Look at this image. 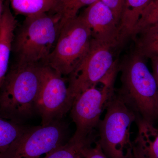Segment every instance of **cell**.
<instances>
[{
	"mask_svg": "<svg viewBox=\"0 0 158 158\" xmlns=\"http://www.w3.org/2000/svg\"><path fill=\"white\" fill-rule=\"evenodd\" d=\"M145 59L135 50L122 64L117 95L137 117L153 123L158 118V87Z\"/></svg>",
	"mask_w": 158,
	"mask_h": 158,
	"instance_id": "cell-1",
	"label": "cell"
},
{
	"mask_svg": "<svg viewBox=\"0 0 158 158\" xmlns=\"http://www.w3.org/2000/svg\"><path fill=\"white\" fill-rule=\"evenodd\" d=\"M42 62L16 64L0 88V112L17 121L37 112L42 79Z\"/></svg>",
	"mask_w": 158,
	"mask_h": 158,
	"instance_id": "cell-2",
	"label": "cell"
},
{
	"mask_svg": "<svg viewBox=\"0 0 158 158\" xmlns=\"http://www.w3.org/2000/svg\"><path fill=\"white\" fill-rule=\"evenodd\" d=\"M58 14L27 16L14 35L12 51L18 64L43 62L56 45L60 31Z\"/></svg>",
	"mask_w": 158,
	"mask_h": 158,
	"instance_id": "cell-3",
	"label": "cell"
},
{
	"mask_svg": "<svg viewBox=\"0 0 158 158\" xmlns=\"http://www.w3.org/2000/svg\"><path fill=\"white\" fill-rule=\"evenodd\" d=\"M92 39L89 26L77 15L62 25L53 49L43 63L62 76H69L88 54Z\"/></svg>",
	"mask_w": 158,
	"mask_h": 158,
	"instance_id": "cell-4",
	"label": "cell"
},
{
	"mask_svg": "<svg viewBox=\"0 0 158 158\" xmlns=\"http://www.w3.org/2000/svg\"><path fill=\"white\" fill-rule=\"evenodd\" d=\"M106 113L99 123L98 142L108 158H133L131 125L137 115L115 94L108 102Z\"/></svg>",
	"mask_w": 158,
	"mask_h": 158,
	"instance_id": "cell-5",
	"label": "cell"
},
{
	"mask_svg": "<svg viewBox=\"0 0 158 158\" xmlns=\"http://www.w3.org/2000/svg\"><path fill=\"white\" fill-rule=\"evenodd\" d=\"M120 44L92 38L88 54L69 75L68 90L73 100L80 94L99 83L102 84L117 73L118 66L114 52Z\"/></svg>",
	"mask_w": 158,
	"mask_h": 158,
	"instance_id": "cell-6",
	"label": "cell"
},
{
	"mask_svg": "<svg viewBox=\"0 0 158 158\" xmlns=\"http://www.w3.org/2000/svg\"><path fill=\"white\" fill-rule=\"evenodd\" d=\"M115 78L102 84V88H89L75 98L71 115L76 130L72 138L77 140L89 138L92 130L98 126L103 110L114 94Z\"/></svg>",
	"mask_w": 158,
	"mask_h": 158,
	"instance_id": "cell-7",
	"label": "cell"
},
{
	"mask_svg": "<svg viewBox=\"0 0 158 158\" xmlns=\"http://www.w3.org/2000/svg\"><path fill=\"white\" fill-rule=\"evenodd\" d=\"M73 102L65 78L42 63L41 86L36 103L37 112L41 117V125L61 120L70 111Z\"/></svg>",
	"mask_w": 158,
	"mask_h": 158,
	"instance_id": "cell-8",
	"label": "cell"
},
{
	"mask_svg": "<svg viewBox=\"0 0 158 158\" xmlns=\"http://www.w3.org/2000/svg\"><path fill=\"white\" fill-rule=\"evenodd\" d=\"M65 132L61 120L29 127L0 158H41L64 144Z\"/></svg>",
	"mask_w": 158,
	"mask_h": 158,
	"instance_id": "cell-9",
	"label": "cell"
},
{
	"mask_svg": "<svg viewBox=\"0 0 158 158\" xmlns=\"http://www.w3.org/2000/svg\"><path fill=\"white\" fill-rule=\"evenodd\" d=\"M80 16L90 27L93 39L119 44L124 40L113 11L101 0L88 6Z\"/></svg>",
	"mask_w": 158,
	"mask_h": 158,
	"instance_id": "cell-10",
	"label": "cell"
},
{
	"mask_svg": "<svg viewBox=\"0 0 158 158\" xmlns=\"http://www.w3.org/2000/svg\"><path fill=\"white\" fill-rule=\"evenodd\" d=\"M9 0H6L0 24V88L7 75L17 20L10 10Z\"/></svg>",
	"mask_w": 158,
	"mask_h": 158,
	"instance_id": "cell-11",
	"label": "cell"
},
{
	"mask_svg": "<svg viewBox=\"0 0 158 158\" xmlns=\"http://www.w3.org/2000/svg\"><path fill=\"white\" fill-rule=\"evenodd\" d=\"M135 122L138 132L132 141L133 158H158V128L140 117Z\"/></svg>",
	"mask_w": 158,
	"mask_h": 158,
	"instance_id": "cell-12",
	"label": "cell"
},
{
	"mask_svg": "<svg viewBox=\"0 0 158 158\" xmlns=\"http://www.w3.org/2000/svg\"><path fill=\"white\" fill-rule=\"evenodd\" d=\"M152 0H124L119 23L120 35L123 40L132 36L144 9Z\"/></svg>",
	"mask_w": 158,
	"mask_h": 158,
	"instance_id": "cell-13",
	"label": "cell"
},
{
	"mask_svg": "<svg viewBox=\"0 0 158 158\" xmlns=\"http://www.w3.org/2000/svg\"><path fill=\"white\" fill-rule=\"evenodd\" d=\"M134 36L135 51L146 59L158 56V24L145 27Z\"/></svg>",
	"mask_w": 158,
	"mask_h": 158,
	"instance_id": "cell-14",
	"label": "cell"
},
{
	"mask_svg": "<svg viewBox=\"0 0 158 158\" xmlns=\"http://www.w3.org/2000/svg\"><path fill=\"white\" fill-rule=\"evenodd\" d=\"M17 14L27 16L55 11L58 0H9Z\"/></svg>",
	"mask_w": 158,
	"mask_h": 158,
	"instance_id": "cell-15",
	"label": "cell"
},
{
	"mask_svg": "<svg viewBox=\"0 0 158 158\" xmlns=\"http://www.w3.org/2000/svg\"><path fill=\"white\" fill-rule=\"evenodd\" d=\"M29 128L0 117V155L7 151Z\"/></svg>",
	"mask_w": 158,
	"mask_h": 158,
	"instance_id": "cell-16",
	"label": "cell"
},
{
	"mask_svg": "<svg viewBox=\"0 0 158 158\" xmlns=\"http://www.w3.org/2000/svg\"><path fill=\"white\" fill-rule=\"evenodd\" d=\"M98 0H58L56 7L54 11L60 18V29L69 20L77 16L79 10L83 7L89 6Z\"/></svg>",
	"mask_w": 158,
	"mask_h": 158,
	"instance_id": "cell-17",
	"label": "cell"
},
{
	"mask_svg": "<svg viewBox=\"0 0 158 158\" xmlns=\"http://www.w3.org/2000/svg\"><path fill=\"white\" fill-rule=\"evenodd\" d=\"M90 138L77 140L72 138L67 143L59 146L43 158H83L82 149L90 145Z\"/></svg>",
	"mask_w": 158,
	"mask_h": 158,
	"instance_id": "cell-18",
	"label": "cell"
},
{
	"mask_svg": "<svg viewBox=\"0 0 158 158\" xmlns=\"http://www.w3.org/2000/svg\"><path fill=\"white\" fill-rule=\"evenodd\" d=\"M158 24V0H152L142 12L132 36L147 26Z\"/></svg>",
	"mask_w": 158,
	"mask_h": 158,
	"instance_id": "cell-19",
	"label": "cell"
},
{
	"mask_svg": "<svg viewBox=\"0 0 158 158\" xmlns=\"http://www.w3.org/2000/svg\"><path fill=\"white\" fill-rule=\"evenodd\" d=\"M82 153L83 158H108L98 141L96 142L94 147H91L89 145L84 148L82 149Z\"/></svg>",
	"mask_w": 158,
	"mask_h": 158,
	"instance_id": "cell-20",
	"label": "cell"
},
{
	"mask_svg": "<svg viewBox=\"0 0 158 158\" xmlns=\"http://www.w3.org/2000/svg\"><path fill=\"white\" fill-rule=\"evenodd\" d=\"M113 11L117 22L120 23L124 0H101Z\"/></svg>",
	"mask_w": 158,
	"mask_h": 158,
	"instance_id": "cell-21",
	"label": "cell"
},
{
	"mask_svg": "<svg viewBox=\"0 0 158 158\" xmlns=\"http://www.w3.org/2000/svg\"><path fill=\"white\" fill-rule=\"evenodd\" d=\"M152 66V74L156 79L158 87V56L151 58Z\"/></svg>",
	"mask_w": 158,
	"mask_h": 158,
	"instance_id": "cell-22",
	"label": "cell"
},
{
	"mask_svg": "<svg viewBox=\"0 0 158 158\" xmlns=\"http://www.w3.org/2000/svg\"><path fill=\"white\" fill-rule=\"evenodd\" d=\"M5 2H6V0H0V24H1L3 12H4Z\"/></svg>",
	"mask_w": 158,
	"mask_h": 158,
	"instance_id": "cell-23",
	"label": "cell"
}]
</instances>
